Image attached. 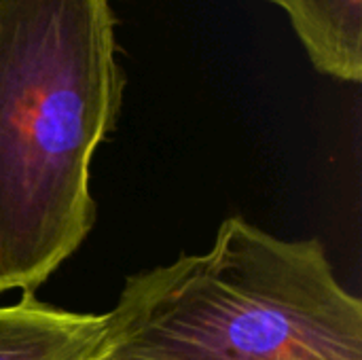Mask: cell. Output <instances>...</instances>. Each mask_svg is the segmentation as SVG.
Returning a JSON list of instances; mask_svg holds the SVG:
<instances>
[{
    "label": "cell",
    "instance_id": "7a4b0ae2",
    "mask_svg": "<svg viewBox=\"0 0 362 360\" xmlns=\"http://www.w3.org/2000/svg\"><path fill=\"white\" fill-rule=\"evenodd\" d=\"M119 360H362V301L325 246L229 216L202 255L129 276Z\"/></svg>",
    "mask_w": 362,
    "mask_h": 360
},
{
    "label": "cell",
    "instance_id": "8992f818",
    "mask_svg": "<svg viewBox=\"0 0 362 360\" xmlns=\"http://www.w3.org/2000/svg\"><path fill=\"white\" fill-rule=\"evenodd\" d=\"M104 360H119V359H112V356H108V359H104Z\"/></svg>",
    "mask_w": 362,
    "mask_h": 360
},
{
    "label": "cell",
    "instance_id": "5b68a950",
    "mask_svg": "<svg viewBox=\"0 0 362 360\" xmlns=\"http://www.w3.org/2000/svg\"><path fill=\"white\" fill-rule=\"evenodd\" d=\"M265 2H274V4H278V6H282L284 0H265Z\"/></svg>",
    "mask_w": 362,
    "mask_h": 360
},
{
    "label": "cell",
    "instance_id": "277c9868",
    "mask_svg": "<svg viewBox=\"0 0 362 360\" xmlns=\"http://www.w3.org/2000/svg\"><path fill=\"white\" fill-rule=\"evenodd\" d=\"M282 8L318 72L361 83L362 0H284Z\"/></svg>",
    "mask_w": 362,
    "mask_h": 360
},
{
    "label": "cell",
    "instance_id": "6da1fadb",
    "mask_svg": "<svg viewBox=\"0 0 362 360\" xmlns=\"http://www.w3.org/2000/svg\"><path fill=\"white\" fill-rule=\"evenodd\" d=\"M112 0H0V291H34L95 223L91 161L125 72Z\"/></svg>",
    "mask_w": 362,
    "mask_h": 360
},
{
    "label": "cell",
    "instance_id": "3957f363",
    "mask_svg": "<svg viewBox=\"0 0 362 360\" xmlns=\"http://www.w3.org/2000/svg\"><path fill=\"white\" fill-rule=\"evenodd\" d=\"M117 346L115 310L68 312L38 301L32 291L0 308V360H104Z\"/></svg>",
    "mask_w": 362,
    "mask_h": 360
}]
</instances>
